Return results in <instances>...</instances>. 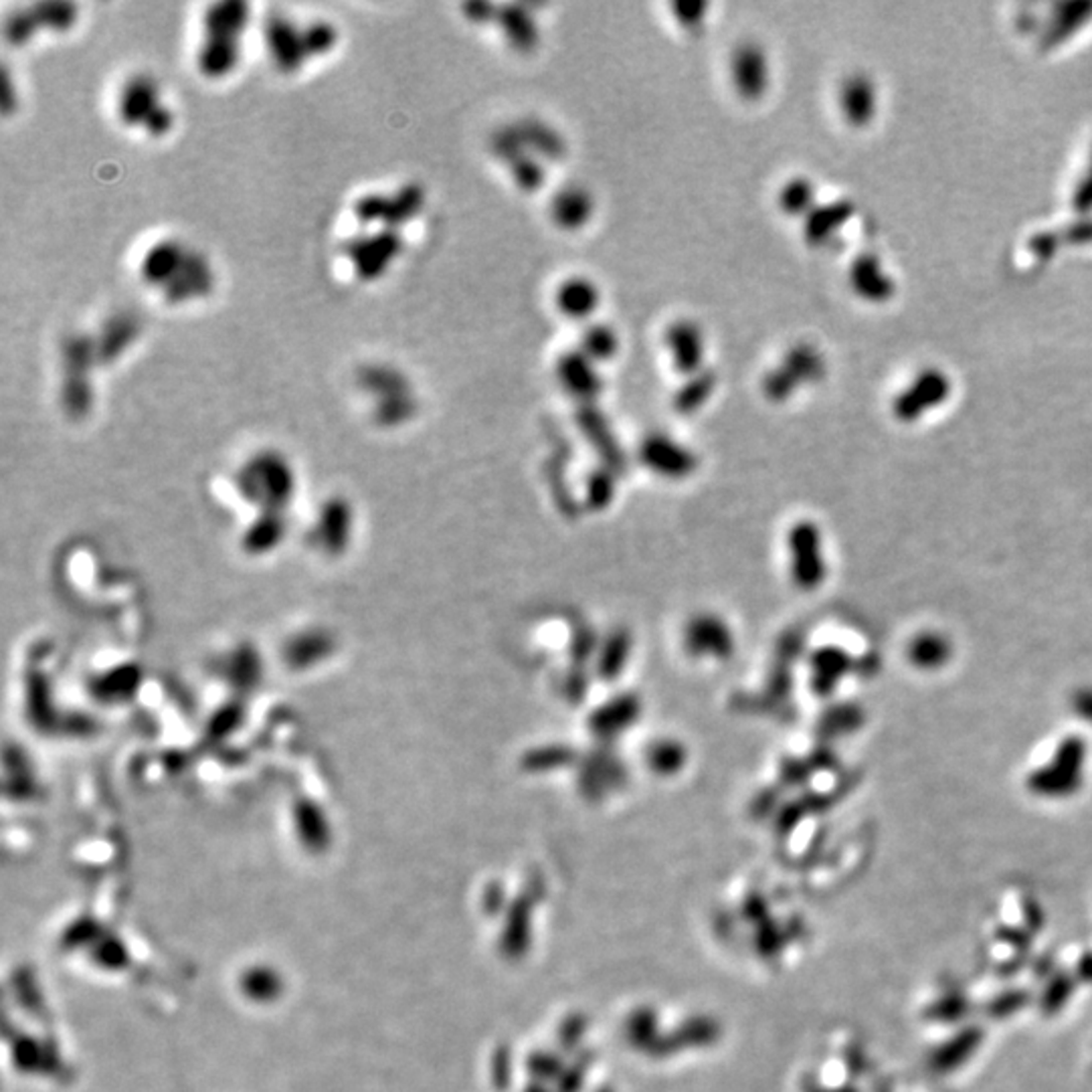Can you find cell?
Here are the masks:
<instances>
[{"label": "cell", "mask_w": 1092, "mask_h": 1092, "mask_svg": "<svg viewBox=\"0 0 1092 1092\" xmlns=\"http://www.w3.org/2000/svg\"><path fill=\"white\" fill-rule=\"evenodd\" d=\"M98 365L92 334L72 332L61 340V401L72 415H84L92 407V373Z\"/></svg>", "instance_id": "cell-1"}, {"label": "cell", "mask_w": 1092, "mask_h": 1092, "mask_svg": "<svg viewBox=\"0 0 1092 1092\" xmlns=\"http://www.w3.org/2000/svg\"><path fill=\"white\" fill-rule=\"evenodd\" d=\"M361 389L377 401V417L385 423L403 421L415 407L407 377L391 365H367L359 371Z\"/></svg>", "instance_id": "cell-2"}, {"label": "cell", "mask_w": 1092, "mask_h": 1092, "mask_svg": "<svg viewBox=\"0 0 1092 1092\" xmlns=\"http://www.w3.org/2000/svg\"><path fill=\"white\" fill-rule=\"evenodd\" d=\"M403 247L405 243L401 231L381 227L375 233H361L353 237L347 243L345 253L361 282H375L385 276L391 263L403 253Z\"/></svg>", "instance_id": "cell-3"}, {"label": "cell", "mask_w": 1092, "mask_h": 1092, "mask_svg": "<svg viewBox=\"0 0 1092 1092\" xmlns=\"http://www.w3.org/2000/svg\"><path fill=\"white\" fill-rule=\"evenodd\" d=\"M1086 744L1078 736L1062 740L1054 759L1030 777V787L1040 795H1068L1080 785Z\"/></svg>", "instance_id": "cell-4"}, {"label": "cell", "mask_w": 1092, "mask_h": 1092, "mask_svg": "<svg viewBox=\"0 0 1092 1092\" xmlns=\"http://www.w3.org/2000/svg\"><path fill=\"white\" fill-rule=\"evenodd\" d=\"M263 31H265L267 53L278 72L286 76H294L304 70V65L310 61L306 39H304V27L296 25L292 19L284 15H271L265 21Z\"/></svg>", "instance_id": "cell-5"}, {"label": "cell", "mask_w": 1092, "mask_h": 1092, "mask_svg": "<svg viewBox=\"0 0 1092 1092\" xmlns=\"http://www.w3.org/2000/svg\"><path fill=\"white\" fill-rule=\"evenodd\" d=\"M215 288V273L211 261L196 249H188L172 282L160 290L168 306H182L207 298Z\"/></svg>", "instance_id": "cell-6"}, {"label": "cell", "mask_w": 1092, "mask_h": 1092, "mask_svg": "<svg viewBox=\"0 0 1092 1092\" xmlns=\"http://www.w3.org/2000/svg\"><path fill=\"white\" fill-rule=\"evenodd\" d=\"M730 78L742 100L755 102L765 96L771 82L767 53L757 43H742L730 57Z\"/></svg>", "instance_id": "cell-7"}, {"label": "cell", "mask_w": 1092, "mask_h": 1092, "mask_svg": "<svg viewBox=\"0 0 1092 1092\" xmlns=\"http://www.w3.org/2000/svg\"><path fill=\"white\" fill-rule=\"evenodd\" d=\"M160 88L150 76L130 78L118 100V116L126 128H144L148 118L162 106Z\"/></svg>", "instance_id": "cell-8"}, {"label": "cell", "mask_w": 1092, "mask_h": 1092, "mask_svg": "<svg viewBox=\"0 0 1092 1092\" xmlns=\"http://www.w3.org/2000/svg\"><path fill=\"white\" fill-rule=\"evenodd\" d=\"M666 349L678 373L692 377L704 371L706 343L698 324L690 320L674 322L666 332Z\"/></svg>", "instance_id": "cell-9"}, {"label": "cell", "mask_w": 1092, "mask_h": 1092, "mask_svg": "<svg viewBox=\"0 0 1092 1092\" xmlns=\"http://www.w3.org/2000/svg\"><path fill=\"white\" fill-rule=\"evenodd\" d=\"M188 247L176 239H162L154 243L140 261V278L150 288H166L176 271L180 269Z\"/></svg>", "instance_id": "cell-10"}, {"label": "cell", "mask_w": 1092, "mask_h": 1092, "mask_svg": "<svg viewBox=\"0 0 1092 1092\" xmlns=\"http://www.w3.org/2000/svg\"><path fill=\"white\" fill-rule=\"evenodd\" d=\"M241 55L239 37L204 35L196 53V67L207 80H225L239 67Z\"/></svg>", "instance_id": "cell-11"}, {"label": "cell", "mask_w": 1092, "mask_h": 1092, "mask_svg": "<svg viewBox=\"0 0 1092 1092\" xmlns=\"http://www.w3.org/2000/svg\"><path fill=\"white\" fill-rule=\"evenodd\" d=\"M140 320L132 312H116L104 320L100 332L94 336L100 365L116 363L140 336Z\"/></svg>", "instance_id": "cell-12"}, {"label": "cell", "mask_w": 1092, "mask_h": 1092, "mask_svg": "<svg viewBox=\"0 0 1092 1092\" xmlns=\"http://www.w3.org/2000/svg\"><path fill=\"white\" fill-rule=\"evenodd\" d=\"M597 363H593L589 357H585L581 351L565 355L557 365V377L565 391L571 395L589 401L599 395L601 391V377L595 369Z\"/></svg>", "instance_id": "cell-13"}, {"label": "cell", "mask_w": 1092, "mask_h": 1092, "mask_svg": "<svg viewBox=\"0 0 1092 1092\" xmlns=\"http://www.w3.org/2000/svg\"><path fill=\"white\" fill-rule=\"evenodd\" d=\"M557 308L571 320H587L599 306L601 294L587 278L565 280L557 290Z\"/></svg>", "instance_id": "cell-14"}, {"label": "cell", "mask_w": 1092, "mask_h": 1092, "mask_svg": "<svg viewBox=\"0 0 1092 1092\" xmlns=\"http://www.w3.org/2000/svg\"><path fill=\"white\" fill-rule=\"evenodd\" d=\"M249 21L251 9L247 3H241V0H223V3H215L204 11L202 29L204 35H229L241 39Z\"/></svg>", "instance_id": "cell-15"}, {"label": "cell", "mask_w": 1092, "mask_h": 1092, "mask_svg": "<svg viewBox=\"0 0 1092 1092\" xmlns=\"http://www.w3.org/2000/svg\"><path fill=\"white\" fill-rule=\"evenodd\" d=\"M551 215L563 229H581L593 215V196L581 186H567L553 198Z\"/></svg>", "instance_id": "cell-16"}, {"label": "cell", "mask_w": 1092, "mask_h": 1092, "mask_svg": "<svg viewBox=\"0 0 1092 1092\" xmlns=\"http://www.w3.org/2000/svg\"><path fill=\"white\" fill-rule=\"evenodd\" d=\"M423 202H425V192L419 184L409 182L401 186L397 192L389 194L383 229L399 231L403 225H407L413 217L419 215V211L423 209Z\"/></svg>", "instance_id": "cell-17"}, {"label": "cell", "mask_w": 1092, "mask_h": 1092, "mask_svg": "<svg viewBox=\"0 0 1092 1092\" xmlns=\"http://www.w3.org/2000/svg\"><path fill=\"white\" fill-rule=\"evenodd\" d=\"M504 35L516 51H530L538 43V27L530 13L522 7H506L498 15Z\"/></svg>", "instance_id": "cell-18"}, {"label": "cell", "mask_w": 1092, "mask_h": 1092, "mask_svg": "<svg viewBox=\"0 0 1092 1092\" xmlns=\"http://www.w3.org/2000/svg\"><path fill=\"white\" fill-rule=\"evenodd\" d=\"M795 546H797V575L799 581L807 587L815 585L822 579V563H819L817 553V534L811 526H803L795 532Z\"/></svg>", "instance_id": "cell-19"}, {"label": "cell", "mask_w": 1092, "mask_h": 1092, "mask_svg": "<svg viewBox=\"0 0 1092 1092\" xmlns=\"http://www.w3.org/2000/svg\"><path fill=\"white\" fill-rule=\"evenodd\" d=\"M909 658L921 670H937L951 658V646L939 634H921L913 640Z\"/></svg>", "instance_id": "cell-20"}, {"label": "cell", "mask_w": 1092, "mask_h": 1092, "mask_svg": "<svg viewBox=\"0 0 1092 1092\" xmlns=\"http://www.w3.org/2000/svg\"><path fill=\"white\" fill-rule=\"evenodd\" d=\"M39 29L51 31V33H67L78 23V7L74 3H59V0H49V3H37L29 7Z\"/></svg>", "instance_id": "cell-21"}, {"label": "cell", "mask_w": 1092, "mask_h": 1092, "mask_svg": "<svg viewBox=\"0 0 1092 1092\" xmlns=\"http://www.w3.org/2000/svg\"><path fill=\"white\" fill-rule=\"evenodd\" d=\"M618 349H620V336L607 324H595L587 328L583 334L581 353L597 365L611 361L618 355Z\"/></svg>", "instance_id": "cell-22"}, {"label": "cell", "mask_w": 1092, "mask_h": 1092, "mask_svg": "<svg viewBox=\"0 0 1092 1092\" xmlns=\"http://www.w3.org/2000/svg\"><path fill=\"white\" fill-rule=\"evenodd\" d=\"M520 134L524 138L526 150L534 148L536 158H557L565 150L561 136L540 122H526L524 126H520Z\"/></svg>", "instance_id": "cell-23"}, {"label": "cell", "mask_w": 1092, "mask_h": 1092, "mask_svg": "<svg viewBox=\"0 0 1092 1092\" xmlns=\"http://www.w3.org/2000/svg\"><path fill=\"white\" fill-rule=\"evenodd\" d=\"M714 385H716V377L708 371H700L696 375H692L688 379V383L680 389L678 397H676V407L680 411H694L696 407H700L714 391Z\"/></svg>", "instance_id": "cell-24"}, {"label": "cell", "mask_w": 1092, "mask_h": 1092, "mask_svg": "<svg viewBox=\"0 0 1092 1092\" xmlns=\"http://www.w3.org/2000/svg\"><path fill=\"white\" fill-rule=\"evenodd\" d=\"M304 39L310 59H316L334 51L338 43V31L328 21H314L304 27Z\"/></svg>", "instance_id": "cell-25"}, {"label": "cell", "mask_w": 1092, "mask_h": 1092, "mask_svg": "<svg viewBox=\"0 0 1092 1092\" xmlns=\"http://www.w3.org/2000/svg\"><path fill=\"white\" fill-rule=\"evenodd\" d=\"M39 31L41 29H39L31 9L15 11L5 23V37H7L9 45H13V47H25L27 43H31L37 37Z\"/></svg>", "instance_id": "cell-26"}, {"label": "cell", "mask_w": 1092, "mask_h": 1092, "mask_svg": "<svg viewBox=\"0 0 1092 1092\" xmlns=\"http://www.w3.org/2000/svg\"><path fill=\"white\" fill-rule=\"evenodd\" d=\"M387 202H389V196L387 194H381V192H369V194H363L355 200L353 204V215L355 219L363 225V227H369V225H383L385 221V215H387Z\"/></svg>", "instance_id": "cell-27"}, {"label": "cell", "mask_w": 1092, "mask_h": 1092, "mask_svg": "<svg viewBox=\"0 0 1092 1092\" xmlns=\"http://www.w3.org/2000/svg\"><path fill=\"white\" fill-rule=\"evenodd\" d=\"M644 453L658 467H682L684 461L688 459V455L678 445L668 441L666 437L650 439L646 443Z\"/></svg>", "instance_id": "cell-28"}, {"label": "cell", "mask_w": 1092, "mask_h": 1092, "mask_svg": "<svg viewBox=\"0 0 1092 1092\" xmlns=\"http://www.w3.org/2000/svg\"><path fill=\"white\" fill-rule=\"evenodd\" d=\"M516 184L524 190H536L544 184V166L536 156H522L510 164Z\"/></svg>", "instance_id": "cell-29"}, {"label": "cell", "mask_w": 1092, "mask_h": 1092, "mask_svg": "<svg viewBox=\"0 0 1092 1092\" xmlns=\"http://www.w3.org/2000/svg\"><path fill=\"white\" fill-rule=\"evenodd\" d=\"M811 200V186L803 180H793L781 190V207L785 213L797 215L801 213Z\"/></svg>", "instance_id": "cell-30"}, {"label": "cell", "mask_w": 1092, "mask_h": 1092, "mask_svg": "<svg viewBox=\"0 0 1092 1092\" xmlns=\"http://www.w3.org/2000/svg\"><path fill=\"white\" fill-rule=\"evenodd\" d=\"M674 13H676V19L680 21V25H684L688 29H694L704 21L706 5H702V3H682V5L674 7Z\"/></svg>", "instance_id": "cell-31"}, {"label": "cell", "mask_w": 1092, "mask_h": 1092, "mask_svg": "<svg viewBox=\"0 0 1092 1092\" xmlns=\"http://www.w3.org/2000/svg\"><path fill=\"white\" fill-rule=\"evenodd\" d=\"M1074 710L1080 718L1092 722V690H1080L1074 696Z\"/></svg>", "instance_id": "cell-32"}, {"label": "cell", "mask_w": 1092, "mask_h": 1092, "mask_svg": "<svg viewBox=\"0 0 1092 1092\" xmlns=\"http://www.w3.org/2000/svg\"><path fill=\"white\" fill-rule=\"evenodd\" d=\"M465 17L473 23H488L496 19V7L494 5H469L463 9Z\"/></svg>", "instance_id": "cell-33"}]
</instances>
